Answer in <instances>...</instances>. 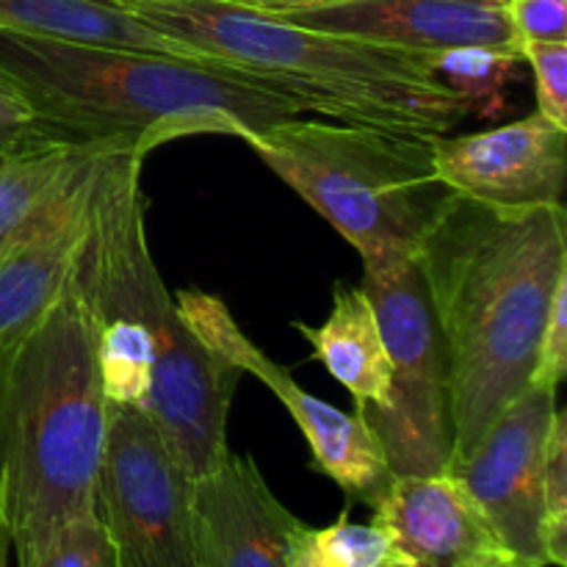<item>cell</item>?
I'll list each match as a JSON object with an SVG mask.
<instances>
[{"label":"cell","mask_w":567,"mask_h":567,"mask_svg":"<svg viewBox=\"0 0 567 567\" xmlns=\"http://www.w3.org/2000/svg\"><path fill=\"white\" fill-rule=\"evenodd\" d=\"M94 363L109 404L147 413L153 393V343L136 319L92 313Z\"/></svg>","instance_id":"cell-19"},{"label":"cell","mask_w":567,"mask_h":567,"mask_svg":"<svg viewBox=\"0 0 567 567\" xmlns=\"http://www.w3.org/2000/svg\"><path fill=\"white\" fill-rule=\"evenodd\" d=\"M269 14L385 48L419 53L487 48L520 59V42L504 0H316Z\"/></svg>","instance_id":"cell-12"},{"label":"cell","mask_w":567,"mask_h":567,"mask_svg":"<svg viewBox=\"0 0 567 567\" xmlns=\"http://www.w3.org/2000/svg\"><path fill=\"white\" fill-rule=\"evenodd\" d=\"M518 61L520 59H515V55L498 53V50L457 48L446 50V53H435L432 70L454 92H460L468 100L471 114L482 111V105H487L485 114H493V111L504 109L502 92Z\"/></svg>","instance_id":"cell-21"},{"label":"cell","mask_w":567,"mask_h":567,"mask_svg":"<svg viewBox=\"0 0 567 567\" xmlns=\"http://www.w3.org/2000/svg\"><path fill=\"white\" fill-rule=\"evenodd\" d=\"M9 559H11V537L9 532L0 526V567H9Z\"/></svg>","instance_id":"cell-29"},{"label":"cell","mask_w":567,"mask_h":567,"mask_svg":"<svg viewBox=\"0 0 567 567\" xmlns=\"http://www.w3.org/2000/svg\"><path fill=\"white\" fill-rule=\"evenodd\" d=\"M105 147L50 136L33 127L20 142L0 147V258L44 214L55 194Z\"/></svg>","instance_id":"cell-17"},{"label":"cell","mask_w":567,"mask_h":567,"mask_svg":"<svg viewBox=\"0 0 567 567\" xmlns=\"http://www.w3.org/2000/svg\"><path fill=\"white\" fill-rule=\"evenodd\" d=\"M518 42H567V0H504Z\"/></svg>","instance_id":"cell-26"},{"label":"cell","mask_w":567,"mask_h":567,"mask_svg":"<svg viewBox=\"0 0 567 567\" xmlns=\"http://www.w3.org/2000/svg\"><path fill=\"white\" fill-rule=\"evenodd\" d=\"M415 266L446 347L457 460L535 374L554 291L567 277L565 205L502 210L454 194Z\"/></svg>","instance_id":"cell-1"},{"label":"cell","mask_w":567,"mask_h":567,"mask_svg":"<svg viewBox=\"0 0 567 567\" xmlns=\"http://www.w3.org/2000/svg\"><path fill=\"white\" fill-rule=\"evenodd\" d=\"M543 551L554 567L567 565V413L557 410L543 471Z\"/></svg>","instance_id":"cell-22"},{"label":"cell","mask_w":567,"mask_h":567,"mask_svg":"<svg viewBox=\"0 0 567 567\" xmlns=\"http://www.w3.org/2000/svg\"><path fill=\"white\" fill-rule=\"evenodd\" d=\"M144 158L127 147L105 155L75 275L92 313L127 316L144 327L153 343L147 419L183 471L199 480L230 454L227 415L241 371L194 336L161 280L144 230Z\"/></svg>","instance_id":"cell-5"},{"label":"cell","mask_w":567,"mask_h":567,"mask_svg":"<svg viewBox=\"0 0 567 567\" xmlns=\"http://www.w3.org/2000/svg\"><path fill=\"white\" fill-rule=\"evenodd\" d=\"M0 81L42 133L147 155L188 136H233L308 114L266 83L203 61L0 31Z\"/></svg>","instance_id":"cell-2"},{"label":"cell","mask_w":567,"mask_h":567,"mask_svg":"<svg viewBox=\"0 0 567 567\" xmlns=\"http://www.w3.org/2000/svg\"><path fill=\"white\" fill-rule=\"evenodd\" d=\"M286 567H391V546L377 524H352L347 507L321 529L299 520L288 535Z\"/></svg>","instance_id":"cell-20"},{"label":"cell","mask_w":567,"mask_h":567,"mask_svg":"<svg viewBox=\"0 0 567 567\" xmlns=\"http://www.w3.org/2000/svg\"><path fill=\"white\" fill-rule=\"evenodd\" d=\"M371 524L385 532L391 567L513 565L487 515L449 471L393 476Z\"/></svg>","instance_id":"cell-13"},{"label":"cell","mask_w":567,"mask_h":567,"mask_svg":"<svg viewBox=\"0 0 567 567\" xmlns=\"http://www.w3.org/2000/svg\"><path fill=\"white\" fill-rule=\"evenodd\" d=\"M105 147L44 208L0 258V343L20 336L59 299L86 247ZM131 150V147H127Z\"/></svg>","instance_id":"cell-14"},{"label":"cell","mask_w":567,"mask_h":567,"mask_svg":"<svg viewBox=\"0 0 567 567\" xmlns=\"http://www.w3.org/2000/svg\"><path fill=\"white\" fill-rule=\"evenodd\" d=\"M557 415V391L526 385L498 413L474 449L449 463L515 567H548L543 551V471Z\"/></svg>","instance_id":"cell-10"},{"label":"cell","mask_w":567,"mask_h":567,"mask_svg":"<svg viewBox=\"0 0 567 567\" xmlns=\"http://www.w3.org/2000/svg\"><path fill=\"white\" fill-rule=\"evenodd\" d=\"M502 567H515V565H502Z\"/></svg>","instance_id":"cell-30"},{"label":"cell","mask_w":567,"mask_h":567,"mask_svg":"<svg viewBox=\"0 0 567 567\" xmlns=\"http://www.w3.org/2000/svg\"><path fill=\"white\" fill-rule=\"evenodd\" d=\"M94 513L116 567H197L192 476L142 410L109 404Z\"/></svg>","instance_id":"cell-8"},{"label":"cell","mask_w":567,"mask_h":567,"mask_svg":"<svg viewBox=\"0 0 567 567\" xmlns=\"http://www.w3.org/2000/svg\"><path fill=\"white\" fill-rule=\"evenodd\" d=\"M192 524L197 567H286L299 518L271 493L252 457L227 454L192 480Z\"/></svg>","instance_id":"cell-15"},{"label":"cell","mask_w":567,"mask_h":567,"mask_svg":"<svg viewBox=\"0 0 567 567\" xmlns=\"http://www.w3.org/2000/svg\"><path fill=\"white\" fill-rule=\"evenodd\" d=\"M33 127H37V122H33V114L25 105V100L9 83L0 81V147L20 142Z\"/></svg>","instance_id":"cell-27"},{"label":"cell","mask_w":567,"mask_h":567,"mask_svg":"<svg viewBox=\"0 0 567 567\" xmlns=\"http://www.w3.org/2000/svg\"><path fill=\"white\" fill-rule=\"evenodd\" d=\"M520 61H529L535 72L537 111L567 127V42H524Z\"/></svg>","instance_id":"cell-24"},{"label":"cell","mask_w":567,"mask_h":567,"mask_svg":"<svg viewBox=\"0 0 567 567\" xmlns=\"http://www.w3.org/2000/svg\"><path fill=\"white\" fill-rule=\"evenodd\" d=\"M241 142L324 216L363 264L415 260L454 199L437 181L430 138L410 133L293 116Z\"/></svg>","instance_id":"cell-6"},{"label":"cell","mask_w":567,"mask_h":567,"mask_svg":"<svg viewBox=\"0 0 567 567\" xmlns=\"http://www.w3.org/2000/svg\"><path fill=\"white\" fill-rule=\"evenodd\" d=\"M105 430L92 310L72 271L59 299L0 343V526L17 567L94 509Z\"/></svg>","instance_id":"cell-4"},{"label":"cell","mask_w":567,"mask_h":567,"mask_svg":"<svg viewBox=\"0 0 567 567\" xmlns=\"http://www.w3.org/2000/svg\"><path fill=\"white\" fill-rule=\"evenodd\" d=\"M109 3L330 120L432 138L471 114L468 100L432 70L435 53L313 31L233 0Z\"/></svg>","instance_id":"cell-3"},{"label":"cell","mask_w":567,"mask_h":567,"mask_svg":"<svg viewBox=\"0 0 567 567\" xmlns=\"http://www.w3.org/2000/svg\"><path fill=\"white\" fill-rule=\"evenodd\" d=\"M175 299L186 324L210 352L241 374L258 377V382L286 404L288 415L310 446V468L336 482L347 502H360L374 509L393 482L374 426L360 413H343L324 399L310 396L286 365L275 363L264 349L249 341L219 297L183 288Z\"/></svg>","instance_id":"cell-9"},{"label":"cell","mask_w":567,"mask_h":567,"mask_svg":"<svg viewBox=\"0 0 567 567\" xmlns=\"http://www.w3.org/2000/svg\"><path fill=\"white\" fill-rule=\"evenodd\" d=\"M0 31L70 39V42L105 44V48L214 64L203 59L197 50L153 31L142 20L105 0H0Z\"/></svg>","instance_id":"cell-18"},{"label":"cell","mask_w":567,"mask_h":567,"mask_svg":"<svg viewBox=\"0 0 567 567\" xmlns=\"http://www.w3.org/2000/svg\"><path fill=\"white\" fill-rule=\"evenodd\" d=\"M360 288L374 305L391 354V404L369 421L393 476L443 474L452 463L449 358L415 260L363 264Z\"/></svg>","instance_id":"cell-7"},{"label":"cell","mask_w":567,"mask_h":567,"mask_svg":"<svg viewBox=\"0 0 567 567\" xmlns=\"http://www.w3.org/2000/svg\"><path fill=\"white\" fill-rule=\"evenodd\" d=\"M105 3H109V0H105Z\"/></svg>","instance_id":"cell-31"},{"label":"cell","mask_w":567,"mask_h":567,"mask_svg":"<svg viewBox=\"0 0 567 567\" xmlns=\"http://www.w3.org/2000/svg\"><path fill=\"white\" fill-rule=\"evenodd\" d=\"M293 330L310 343L319 360L349 393L363 419L380 415L391 404V354L385 349L374 305L363 288L336 282L332 310L324 324L293 321Z\"/></svg>","instance_id":"cell-16"},{"label":"cell","mask_w":567,"mask_h":567,"mask_svg":"<svg viewBox=\"0 0 567 567\" xmlns=\"http://www.w3.org/2000/svg\"><path fill=\"white\" fill-rule=\"evenodd\" d=\"M233 3H241V6H249V9H260V11H286V9H297V6L316 3V0H233Z\"/></svg>","instance_id":"cell-28"},{"label":"cell","mask_w":567,"mask_h":567,"mask_svg":"<svg viewBox=\"0 0 567 567\" xmlns=\"http://www.w3.org/2000/svg\"><path fill=\"white\" fill-rule=\"evenodd\" d=\"M20 567H116L105 526L97 513L78 515L66 520L25 565Z\"/></svg>","instance_id":"cell-23"},{"label":"cell","mask_w":567,"mask_h":567,"mask_svg":"<svg viewBox=\"0 0 567 567\" xmlns=\"http://www.w3.org/2000/svg\"><path fill=\"white\" fill-rule=\"evenodd\" d=\"M432 166L443 186L485 208L563 205L567 127L535 111L524 120L465 136H432Z\"/></svg>","instance_id":"cell-11"},{"label":"cell","mask_w":567,"mask_h":567,"mask_svg":"<svg viewBox=\"0 0 567 567\" xmlns=\"http://www.w3.org/2000/svg\"><path fill=\"white\" fill-rule=\"evenodd\" d=\"M567 374V277H563L554 291L551 310H548L546 327H543L540 347H537L535 374L529 385L554 388L563 385Z\"/></svg>","instance_id":"cell-25"}]
</instances>
